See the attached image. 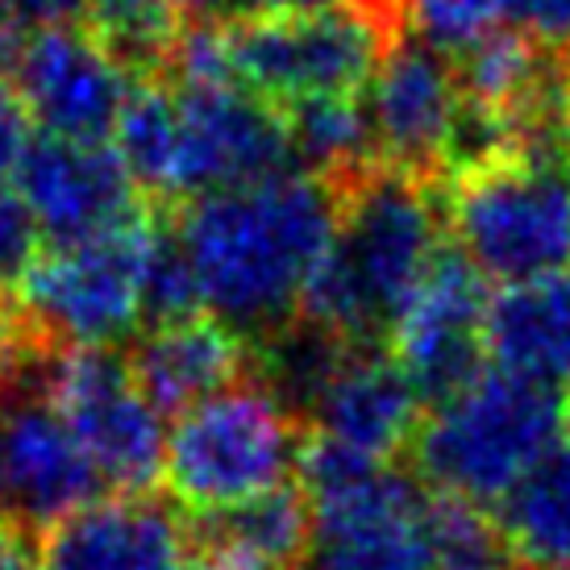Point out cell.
Listing matches in <instances>:
<instances>
[{"label": "cell", "instance_id": "6da1fadb", "mask_svg": "<svg viewBox=\"0 0 570 570\" xmlns=\"http://www.w3.org/2000/svg\"><path fill=\"white\" fill-rule=\"evenodd\" d=\"M342 196L308 171L208 191L179 208L175 234L188 254L205 313L250 346L301 317L304 287L330 254Z\"/></svg>", "mask_w": 570, "mask_h": 570}, {"label": "cell", "instance_id": "7a4b0ae2", "mask_svg": "<svg viewBox=\"0 0 570 570\" xmlns=\"http://www.w3.org/2000/svg\"><path fill=\"white\" fill-rule=\"evenodd\" d=\"M337 196V234L304 287L301 317L350 346H387L404 304L445 246L438 179L371 167Z\"/></svg>", "mask_w": 570, "mask_h": 570}, {"label": "cell", "instance_id": "3957f363", "mask_svg": "<svg viewBox=\"0 0 570 570\" xmlns=\"http://www.w3.org/2000/svg\"><path fill=\"white\" fill-rule=\"evenodd\" d=\"M562 425L554 387L491 366L421 421L412 438V475L433 495L491 512L550 445L562 442Z\"/></svg>", "mask_w": 570, "mask_h": 570}, {"label": "cell", "instance_id": "277c9868", "mask_svg": "<svg viewBox=\"0 0 570 570\" xmlns=\"http://www.w3.org/2000/svg\"><path fill=\"white\" fill-rule=\"evenodd\" d=\"M301 445V421L246 380L175 416L163 483L188 517H213L292 483Z\"/></svg>", "mask_w": 570, "mask_h": 570}, {"label": "cell", "instance_id": "5b68a950", "mask_svg": "<svg viewBox=\"0 0 570 570\" xmlns=\"http://www.w3.org/2000/svg\"><path fill=\"white\" fill-rule=\"evenodd\" d=\"M225 42L234 80L275 109H287L371 88L396 33L363 4H330L304 13L234 17L225 21Z\"/></svg>", "mask_w": 570, "mask_h": 570}, {"label": "cell", "instance_id": "8992f818", "mask_svg": "<svg viewBox=\"0 0 570 570\" xmlns=\"http://www.w3.org/2000/svg\"><path fill=\"white\" fill-rule=\"evenodd\" d=\"M159 213L38 254L13 304L38 337L59 350H112L142 325V275Z\"/></svg>", "mask_w": 570, "mask_h": 570}, {"label": "cell", "instance_id": "52a82bcc", "mask_svg": "<svg viewBox=\"0 0 570 570\" xmlns=\"http://www.w3.org/2000/svg\"><path fill=\"white\" fill-rule=\"evenodd\" d=\"M59 346H33L0 371V529L47 533L100 500V475L50 396Z\"/></svg>", "mask_w": 570, "mask_h": 570}, {"label": "cell", "instance_id": "ba28073f", "mask_svg": "<svg viewBox=\"0 0 570 570\" xmlns=\"http://www.w3.org/2000/svg\"><path fill=\"white\" fill-rule=\"evenodd\" d=\"M445 222L488 279L524 284L570 271V179L529 163H495L450 184Z\"/></svg>", "mask_w": 570, "mask_h": 570}, {"label": "cell", "instance_id": "9c48e42d", "mask_svg": "<svg viewBox=\"0 0 570 570\" xmlns=\"http://www.w3.org/2000/svg\"><path fill=\"white\" fill-rule=\"evenodd\" d=\"M50 396L105 488L117 495H150L159 488L167 425L117 350H59L50 363Z\"/></svg>", "mask_w": 570, "mask_h": 570}, {"label": "cell", "instance_id": "30bf717a", "mask_svg": "<svg viewBox=\"0 0 570 570\" xmlns=\"http://www.w3.org/2000/svg\"><path fill=\"white\" fill-rule=\"evenodd\" d=\"M488 301V275L454 242H445L387 337V354L396 358L421 404L438 409L488 371L483 366Z\"/></svg>", "mask_w": 570, "mask_h": 570}, {"label": "cell", "instance_id": "8fae6325", "mask_svg": "<svg viewBox=\"0 0 570 570\" xmlns=\"http://www.w3.org/2000/svg\"><path fill=\"white\" fill-rule=\"evenodd\" d=\"M179 105V167L175 200L246 188L292 167L284 112L242 83H171Z\"/></svg>", "mask_w": 570, "mask_h": 570}, {"label": "cell", "instance_id": "7c38bea8", "mask_svg": "<svg viewBox=\"0 0 570 570\" xmlns=\"http://www.w3.org/2000/svg\"><path fill=\"white\" fill-rule=\"evenodd\" d=\"M433 491L383 462L363 483L313 508L301 570H438L429 546Z\"/></svg>", "mask_w": 570, "mask_h": 570}, {"label": "cell", "instance_id": "4fadbf2b", "mask_svg": "<svg viewBox=\"0 0 570 570\" xmlns=\"http://www.w3.org/2000/svg\"><path fill=\"white\" fill-rule=\"evenodd\" d=\"M134 83L92 30L67 26L33 33L13 88L38 134L63 142H109Z\"/></svg>", "mask_w": 570, "mask_h": 570}, {"label": "cell", "instance_id": "5bb4252c", "mask_svg": "<svg viewBox=\"0 0 570 570\" xmlns=\"http://www.w3.org/2000/svg\"><path fill=\"white\" fill-rule=\"evenodd\" d=\"M13 188L30 205L47 246L109 234L146 213L142 191L109 142H63L38 134Z\"/></svg>", "mask_w": 570, "mask_h": 570}, {"label": "cell", "instance_id": "9a60e30c", "mask_svg": "<svg viewBox=\"0 0 570 570\" xmlns=\"http://www.w3.org/2000/svg\"><path fill=\"white\" fill-rule=\"evenodd\" d=\"M459 100L454 59L421 42L416 33L396 38L366 92L371 134H375L383 167L438 179V163H442Z\"/></svg>", "mask_w": 570, "mask_h": 570}, {"label": "cell", "instance_id": "2e32d148", "mask_svg": "<svg viewBox=\"0 0 570 570\" xmlns=\"http://www.w3.org/2000/svg\"><path fill=\"white\" fill-rule=\"evenodd\" d=\"M188 517L155 495H100L42 533V570H188Z\"/></svg>", "mask_w": 570, "mask_h": 570}, {"label": "cell", "instance_id": "e0dca14e", "mask_svg": "<svg viewBox=\"0 0 570 570\" xmlns=\"http://www.w3.org/2000/svg\"><path fill=\"white\" fill-rule=\"evenodd\" d=\"M126 363L163 416H179L225 387L254 380V346L208 313L146 330Z\"/></svg>", "mask_w": 570, "mask_h": 570}, {"label": "cell", "instance_id": "ac0fdd59", "mask_svg": "<svg viewBox=\"0 0 570 570\" xmlns=\"http://www.w3.org/2000/svg\"><path fill=\"white\" fill-rule=\"evenodd\" d=\"M421 409L425 404L416 400L387 346H354L330 387L317 396L308 421L333 442H346L387 462L396 450L412 445L421 429Z\"/></svg>", "mask_w": 570, "mask_h": 570}, {"label": "cell", "instance_id": "d6986e66", "mask_svg": "<svg viewBox=\"0 0 570 570\" xmlns=\"http://www.w3.org/2000/svg\"><path fill=\"white\" fill-rule=\"evenodd\" d=\"M483 350L495 371L562 387L570 383V271L491 292Z\"/></svg>", "mask_w": 570, "mask_h": 570}, {"label": "cell", "instance_id": "ffe728a7", "mask_svg": "<svg viewBox=\"0 0 570 570\" xmlns=\"http://www.w3.org/2000/svg\"><path fill=\"white\" fill-rule=\"evenodd\" d=\"M517 570H570V442H554L491 508Z\"/></svg>", "mask_w": 570, "mask_h": 570}, {"label": "cell", "instance_id": "44dd1931", "mask_svg": "<svg viewBox=\"0 0 570 570\" xmlns=\"http://www.w3.org/2000/svg\"><path fill=\"white\" fill-rule=\"evenodd\" d=\"M287 138L292 155L304 163V171L346 188L350 179H358L371 167H383L371 134V112L358 96H325V100H301L287 105Z\"/></svg>", "mask_w": 570, "mask_h": 570}, {"label": "cell", "instance_id": "7402d4cb", "mask_svg": "<svg viewBox=\"0 0 570 570\" xmlns=\"http://www.w3.org/2000/svg\"><path fill=\"white\" fill-rule=\"evenodd\" d=\"M188 529L200 538L242 546L254 558H263L271 570H301L308 533H313V508H308L301 483L292 479L250 504L225 508L213 517H188Z\"/></svg>", "mask_w": 570, "mask_h": 570}, {"label": "cell", "instance_id": "603a6c76", "mask_svg": "<svg viewBox=\"0 0 570 570\" xmlns=\"http://www.w3.org/2000/svg\"><path fill=\"white\" fill-rule=\"evenodd\" d=\"M112 150L126 163L138 191L175 200L179 167V105L167 80H138L112 129Z\"/></svg>", "mask_w": 570, "mask_h": 570}, {"label": "cell", "instance_id": "cb8c5ba5", "mask_svg": "<svg viewBox=\"0 0 570 570\" xmlns=\"http://www.w3.org/2000/svg\"><path fill=\"white\" fill-rule=\"evenodd\" d=\"M88 30L134 80H163L184 13L171 0H92Z\"/></svg>", "mask_w": 570, "mask_h": 570}, {"label": "cell", "instance_id": "d4e9b609", "mask_svg": "<svg viewBox=\"0 0 570 570\" xmlns=\"http://www.w3.org/2000/svg\"><path fill=\"white\" fill-rule=\"evenodd\" d=\"M554 50L538 47L533 38L517 30H495L479 38L475 47L454 55V71H459V92L475 105H488L495 112H512L521 105L529 88L541 80V71L550 63Z\"/></svg>", "mask_w": 570, "mask_h": 570}, {"label": "cell", "instance_id": "484cf974", "mask_svg": "<svg viewBox=\"0 0 570 570\" xmlns=\"http://www.w3.org/2000/svg\"><path fill=\"white\" fill-rule=\"evenodd\" d=\"M429 546H433V567L438 570L512 567L491 512L462 504V500H445V495H433V504H429Z\"/></svg>", "mask_w": 570, "mask_h": 570}, {"label": "cell", "instance_id": "4316f807", "mask_svg": "<svg viewBox=\"0 0 570 570\" xmlns=\"http://www.w3.org/2000/svg\"><path fill=\"white\" fill-rule=\"evenodd\" d=\"M205 317V301H200V284L191 271L188 254L179 246V234L167 217L155 222V238L146 254L142 275V321L146 330L155 325H175V321Z\"/></svg>", "mask_w": 570, "mask_h": 570}, {"label": "cell", "instance_id": "83f0119b", "mask_svg": "<svg viewBox=\"0 0 570 570\" xmlns=\"http://www.w3.org/2000/svg\"><path fill=\"white\" fill-rule=\"evenodd\" d=\"M504 0H404V30L442 55H462L500 30Z\"/></svg>", "mask_w": 570, "mask_h": 570}, {"label": "cell", "instance_id": "f1b7e54d", "mask_svg": "<svg viewBox=\"0 0 570 570\" xmlns=\"http://www.w3.org/2000/svg\"><path fill=\"white\" fill-rule=\"evenodd\" d=\"M47 250V238L33 222L30 205L17 196V188L0 191V287H17L21 275Z\"/></svg>", "mask_w": 570, "mask_h": 570}, {"label": "cell", "instance_id": "f546056e", "mask_svg": "<svg viewBox=\"0 0 570 570\" xmlns=\"http://www.w3.org/2000/svg\"><path fill=\"white\" fill-rule=\"evenodd\" d=\"M504 21L546 50L570 47V0H504Z\"/></svg>", "mask_w": 570, "mask_h": 570}, {"label": "cell", "instance_id": "4dcf8cb0", "mask_svg": "<svg viewBox=\"0 0 570 570\" xmlns=\"http://www.w3.org/2000/svg\"><path fill=\"white\" fill-rule=\"evenodd\" d=\"M92 0H0V26L17 33H47L67 30L76 21H88Z\"/></svg>", "mask_w": 570, "mask_h": 570}, {"label": "cell", "instance_id": "1f68e13d", "mask_svg": "<svg viewBox=\"0 0 570 570\" xmlns=\"http://www.w3.org/2000/svg\"><path fill=\"white\" fill-rule=\"evenodd\" d=\"M33 142V121L13 83H0V191H9L17 184L21 159Z\"/></svg>", "mask_w": 570, "mask_h": 570}, {"label": "cell", "instance_id": "d6a6232c", "mask_svg": "<svg viewBox=\"0 0 570 570\" xmlns=\"http://www.w3.org/2000/svg\"><path fill=\"white\" fill-rule=\"evenodd\" d=\"M330 4H366V0H217L225 21H234V17L304 13V9H330Z\"/></svg>", "mask_w": 570, "mask_h": 570}, {"label": "cell", "instance_id": "836d02e7", "mask_svg": "<svg viewBox=\"0 0 570 570\" xmlns=\"http://www.w3.org/2000/svg\"><path fill=\"white\" fill-rule=\"evenodd\" d=\"M0 570H42V562L33 558L26 533L0 529Z\"/></svg>", "mask_w": 570, "mask_h": 570}, {"label": "cell", "instance_id": "e575fe53", "mask_svg": "<svg viewBox=\"0 0 570 570\" xmlns=\"http://www.w3.org/2000/svg\"><path fill=\"white\" fill-rule=\"evenodd\" d=\"M179 13L188 17V21H196V17H205L208 9H217V0H171Z\"/></svg>", "mask_w": 570, "mask_h": 570}, {"label": "cell", "instance_id": "d590c367", "mask_svg": "<svg viewBox=\"0 0 570 570\" xmlns=\"http://www.w3.org/2000/svg\"><path fill=\"white\" fill-rule=\"evenodd\" d=\"M562 421H567V429H570V396L562 400Z\"/></svg>", "mask_w": 570, "mask_h": 570}, {"label": "cell", "instance_id": "8d00e7d4", "mask_svg": "<svg viewBox=\"0 0 570 570\" xmlns=\"http://www.w3.org/2000/svg\"><path fill=\"white\" fill-rule=\"evenodd\" d=\"M4 308H9V301H4V296H0V313H4Z\"/></svg>", "mask_w": 570, "mask_h": 570}, {"label": "cell", "instance_id": "74e56055", "mask_svg": "<svg viewBox=\"0 0 570 570\" xmlns=\"http://www.w3.org/2000/svg\"><path fill=\"white\" fill-rule=\"evenodd\" d=\"M567 179H570V150H567Z\"/></svg>", "mask_w": 570, "mask_h": 570}, {"label": "cell", "instance_id": "f35d334b", "mask_svg": "<svg viewBox=\"0 0 570 570\" xmlns=\"http://www.w3.org/2000/svg\"><path fill=\"white\" fill-rule=\"evenodd\" d=\"M504 570H517V567H504Z\"/></svg>", "mask_w": 570, "mask_h": 570}]
</instances>
